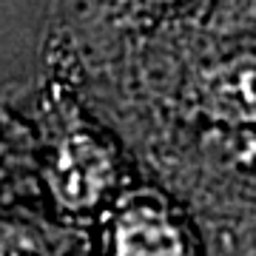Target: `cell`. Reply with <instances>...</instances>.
<instances>
[{"instance_id":"cell-1","label":"cell","mask_w":256,"mask_h":256,"mask_svg":"<svg viewBox=\"0 0 256 256\" xmlns=\"http://www.w3.org/2000/svg\"><path fill=\"white\" fill-rule=\"evenodd\" d=\"M46 191L63 214H94L117 200L120 168L108 142L77 128L54 142L43 168Z\"/></svg>"},{"instance_id":"cell-4","label":"cell","mask_w":256,"mask_h":256,"mask_svg":"<svg viewBox=\"0 0 256 256\" xmlns=\"http://www.w3.org/2000/svg\"><path fill=\"white\" fill-rule=\"evenodd\" d=\"M77 230L26 208H9L0 222V256H72Z\"/></svg>"},{"instance_id":"cell-3","label":"cell","mask_w":256,"mask_h":256,"mask_svg":"<svg viewBox=\"0 0 256 256\" xmlns=\"http://www.w3.org/2000/svg\"><path fill=\"white\" fill-rule=\"evenodd\" d=\"M200 111L225 128H256V52L214 63L200 80Z\"/></svg>"},{"instance_id":"cell-2","label":"cell","mask_w":256,"mask_h":256,"mask_svg":"<svg viewBox=\"0 0 256 256\" xmlns=\"http://www.w3.org/2000/svg\"><path fill=\"white\" fill-rule=\"evenodd\" d=\"M102 256H200V250L160 194L131 191L106 208Z\"/></svg>"},{"instance_id":"cell-5","label":"cell","mask_w":256,"mask_h":256,"mask_svg":"<svg viewBox=\"0 0 256 256\" xmlns=\"http://www.w3.org/2000/svg\"><path fill=\"white\" fill-rule=\"evenodd\" d=\"M140 3H148V6H168V3H176V0H140Z\"/></svg>"}]
</instances>
